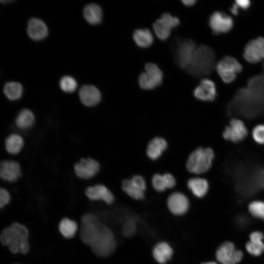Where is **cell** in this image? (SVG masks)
Segmentation results:
<instances>
[{
    "instance_id": "cell-2",
    "label": "cell",
    "mask_w": 264,
    "mask_h": 264,
    "mask_svg": "<svg viewBox=\"0 0 264 264\" xmlns=\"http://www.w3.org/2000/svg\"><path fill=\"white\" fill-rule=\"evenodd\" d=\"M229 116L255 118L264 113V97L248 87L238 89L227 105Z\"/></svg>"
},
{
    "instance_id": "cell-23",
    "label": "cell",
    "mask_w": 264,
    "mask_h": 264,
    "mask_svg": "<svg viewBox=\"0 0 264 264\" xmlns=\"http://www.w3.org/2000/svg\"><path fill=\"white\" fill-rule=\"evenodd\" d=\"M176 179L174 176L169 173L163 175L156 174L153 176L152 184L154 189L162 192L166 189L172 188L176 185Z\"/></svg>"
},
{
    "instance_id": "cell-43",
    "label": "cell",
    "mask_w": 264,
    "mask_h": 264,
    "mask_svg": "<svg viewBox=\"0 0 264 264\" xmlns=\"http://www.w3.org/2000/svg\"><path fill=\"white\" fill-rule=\"evenodd\" d=\"M201 264H218L216 263L215 262L211 261V262H204Z\"/></svg>"
},
{
    "instance_id": "cell-31",
    "label": "cell",
    "mask_w": 264,
    "mask_h": 264,
    "mask_svg": "<svg viewBox=\"0 0 264 264\" xmlns=\"http://www.w3.org/2000/svg\"><path fill=\"white\" fill-rule=\"evenodd\" d=\"M123 190L130 197L135 199H141L144 197V191L133 183L131 179H126L122 184Z\"/></svg>"
},
{
    "instance_id": "cell-12",
    "label": "cell",
    "mask_w": 264,
    "mask_h": 264,
    "mask_svg": "<svg viewBox=\"0 0 264 264\" xmlns=\"http://www.w3.org/2000/svg\"><path fill=\"white\" fill-rule=\"evenodd\" d=\"M243 57L248 62L255 64L264 59V38L259 37L249 41L244 47Z\"/></svg>"
},
{
    "instance_id": "cell-1",
    "label": "cell",
    "mask_w": 264,
    "mask_h": 264,
    "mask_svg": "<svg viewBox=\"0 0 264 264\" xmlns=\"http://www.w3.org/2000/svg\"><path fill=\"white\" fill-rule=\"evenodd\" d=\"M80 236L82 241L99 257L111 254L116 246L112 231L92 214L82 216Z\"/></svg>"
},
{
    "instance_id": "cell-40",
    "label": "cell",
    "mask_w": 264,
    "mask_h": 264,
    "mask_svg": "<svg viewBox=\"0 0 264 264\" xmlns=\"http://www.w3.org/2000/svg\"><path fill=\"white\" fill-rule=\"evenodd\" d=\"M235 3L238 6L239 9L241 8L243 10L248 9L251 4V2L248 0H237Z\"/></svg>"
},
{
    "instance_id": "cell-36",
    "label": "cell",
    "mask_w": 264,
    "mask_h": 264,
    "mask_svg": "<svg viewBox=\"0 0 264 264\" xmlns=\"http://www.w3.org/2000/svg\"><path fill=\"white\" fill-rule=\"evenodd\" d=\"M252 137L257 143L264 144V125H258L253 129Z\"/></svg>"
},
{
    "instance_id": "cell-35",
    "label": "cell",
    "mask_w": 264,
    "mask_h": 264,
    "mask_svg": "<svg viewBox=\"0 0 264 264\" xmlns=\"http://www.w3.org/2000/svg\"><path fill=\"white\" fill-rule=\"evenodd\" d=\"M61 89L66 92H72L76 88L77 82L74 78L70 76H63L59 83Z\"/></svg>"
},
{
    "instance_id": "cell-6",
    "label": "cell",
    "mask_w": 264,
    "mask_h": 264,
    "mask_svg": "<svg viewBox=\"0 0 264 264\" xmlns=\"http://www.w3.org/2000/svg\"><path fill=\"white\" fill-rule=\"evenodd\" d=\"M197 47L192 40L177 39L173 44V51L177 65L187 71Z\"/></svg>"
},
{
    "instance_id": "cell-30",
    "label": "cell",
    "mask_w": 264,
    "mask_h": 264,
    "mask_svg": "<svg viewBox=\"0 0 264 264\" xmlns=\"http://www.w3.org/2000/svg\"><path fill=\"white\" fill-rule=\"evenodd\" d=\"M59 229L61 234L66 238L73 237L77 230L76 222L68 218L63 219L59 225Z\"/></svg>"
},
{
    "instance_id": "cell-42",
    "label": "cell",
    "mask_w": 264,
    "mask_h": 264,
    "mask_svg": "<svg viewBox=\"0 0 264 264\" xmlns=\"http://www.w3.org/2000/svg\"><path fill=\"white\" fill-rule=\"evenodd\" d=\"M238 6L235 3L231 8L230 11L234 15H237L238 14Z\"/></svg>"
},
{
    "instance_id": "cell-17",
    "label": "cell",
    "mask_w": 264,
    "mask_h": 264,
    "mask_svg": "<svg viewBox=\"0 0 264 264\" xmlns=\"http://www.w3.org/2000/svg\"><path fill=\"white\" fill-rule=\"evenodd\" d=\"M21 176L19 163L14 160H4L0 167V176L1 179L12 182L17 180Z\"/></svg>"
},
{
    "instance_id": "cell-14",
    "label": "cell",
    "mask_w": 264,
    "mask_h": 264,
    "mask_svg": "<svg viewBox=\"0 0 264 264\" xmlns=\"http://www.w3.org/2000/svg\"><path fill=\"white\" fill-rule=\"evenodd\" d=\"M100 165L91 158H82L74 165L76 176L82 179H89L95 176L99 171Z\"/></svg>"
},
{
    "instance_id": "cell-29",
    "label": "cell",
    "mask_w": 264,
    "mask_h": 264,
    "mask_svg": "<svg viewBox=\"0 0 264 264\" xmlns=\"http://www.w3.org/2000/svg\"><path fill=\"white\" fill-rule=\"evenodd\" d=\"M24 141L22 137L18 134L13 133L5 140V149L8 153L16 154L22 149Z\"/></svg>"
},
{
    "instance_id": "cell-13",
    "label": "cell",
    "mask_w": 264,
    "mask_h": 264,
    "mask_svg": "<svg viewBox=\"0 0 264 264\" xmlns=\"http://www.w3.org/2000/svg\"><path fill=\"white\" fill-rule=\"evenodd\" d=\"M233 24L231 17L220 11L213 13L209 19V25L213 34L216 35L229 32Z\"/></svg>"
},
{
    "instance_id": "cell-41",
    "label": "cell",
    "mask_w": 264,
    "mask_h": 264,
    "mask_svg": "<svg viewBox=\"0 0 264 264\" xmlns=\"http://www.w3.org/2000/svg\"><path fill=\"white\" fill-rule=\"evenodd\" d=\"M181 1L185 5L187 6L193 5L196 2V0H183Z\"/></svg>"
},
{
    "instance_id": "cell-28",
    "label": "cell",
    "mask_w": 264,
    "mask_h": 264,
    "mask_svg": "<svg viewBox=\"0 0 264 264\" xmlns=\"http://www.w3.org/2000/svg\"><path fill=\"white\" fill-rule=\"evenodd\" d=\"M35 122L33 113L28 109H23L18 114L15 123L20 129L25 130L30 128Z\"/></svg>"
},
{
    "instance_id": "cell-26",
    "label": "cell",
    "mask_w": 264,
    "mask_h": 264,
    "mask_svg": "<svg viewBox=\"0 0 264 264\" xmlns=\"http://www.w3.org/2000/svg\"><path fill=\"white\" fill-rule=\"evenodd\" d=\"M83 15L87 21L91 24H97L101 22L102 11L96 4L90 3L87 5L83 10Z\"/></svg>"
},
{
    "instance_id": "cell-37",
    "label": "cell",
    "mask_w": 264,
    "mask_h": 264,
    "mask_svg": "<svg viewBox=\"0 0 264 264\" xmlns=\"http://www.w3.org/2000/svg\"><path fill=\"white\" fill-rule=\"evenodd\" d=\"M136 230V223L132 220H127L123 226V233L125 236H130L132 235Z\"/></svg>"
},
{
    "instance_id": "cell-25",
    "label": "cell",
    "mask_w": 264,
    "mask_h": 264,
    "mask_svg": "<svg viewBox=\"0 0 264 264\" xmlns=\"http://www.w3.org/2000/svg\"><path fill=\"white\" fill-rule=\"evenodd\" d=\"M187 186L194 195L202 198L207 194L209 189L207 180L200 177H194L189 179Z\"/></svg>"
},
{
    "instance_id": "cell-33",
    "label": "cell",
    "mask_w": 264,
    "mask_h": 264,
    "mask_svg": "<svg viewBox=\"0 0 264 264\" xmlns=\"http://www.w3.org/2000/svg\"><path fill=\"white\" fill-rule=\"evenodd\" d=\"M246 87L264 96V74L251 77L247 81Z\"/></svg>"
},
{
    "instance_id": "cell-3",
    "label": "cell",
    "mask_w": 264,
    "mask_h": 264,
    "mask_svg": "<svg viewBox=\"0 0 264 264\" xmlns=\"http://www.w3.org/2000/svg\"><path fill=\"white\" fill-rule=\"evenodd\" d=\"M28 238L27 228L20 223L14 222L2 230L0 240L1 244L8 246L12 253L20 252L26 254L29 250Z\"/></svg>"
},
{
    "instance_id": "cell-34",
    "label": "cell",
    "mask_w": 264,
    "mask_h": 264,
    "mask_svg": "<svg viewBox=\"0 0 264 264\" xmlns=\"http://www.w3.org/2000/svg\"><path fill=\"white\" fill-rule=\"evenodd\" d=\"M250 214L257 219L264 220V201L254 200L248 206Z\"/></svg>"
},
{
    "instance_id": "cell-5",
    "label": "cell",
    "mask_w": 264,
    "mask_h": 264,
    "mask_svg": "<svg viewBox=\"0 0 264 264\" xmlns=\"http://www.w3.org/2000/svg\"><path fill=\"white\" fill-rule=\"evenodd\" d=\"M215 157L210 148L199 147L190 154L186 163L187 170L195 174H200L208 171Z\"/></svg>"
},
{
    "instance_id": "cell-24",
    "label": "cell",
    "mask_w": 264,
    "mask_h": 264,
    "mask_svg": "<svg viewBox=\"0 0 264 264\" xmlns=\"http://www.w3.org/2000/svg\"><path fill=\"white\" fill-rule=\"evenodd\" d=\"M167 143L165 139L156 137L149 143L147 148V154L152 160H155L160 156L166 149Z\"/></svg>"
},
{
    "instance_id": "cell-11",
    "label": "cell",
    "mask_w": 264,
    "mask_h": 264,
    "mask_svg": "<svg viewBox=\"0 0 264 264\" xmlns=\"http://www.w3.org/2000/svg\"><path fill=\"white\" fill-rule=\"evenodd\" d=\"M248 134L244 123L238 118H232L222 133L223 138L232 142L237 143L243 140Z\"/></svg>"
},
{
    "instance_id": "cell-4",
    "label": "cell",
    "mask_w": 264,
    "mask_h": 264,
    "mask_svg": "<svg viewBox=\"0 0 264 264\" xmlns=\"http://www.w3.org/2000/svg\"><path fill=\"white\" fill-rule=\"evenodd\" d=\"M216 55L210 46H197L187 72L193 77L200 78L209 75L215 67Z\"/></svg>"
},
{
    "instance_id": "cell-44",
    "label": "cell",
    "mask_w": 264,
    "mask_h": 264,
    "mask_svg": "<svg viewBox=\"0 0 264 264\" xmlns=\"http://www.w3.org/2000/svg\"><path fill=\"white\" fill-rule=\"evenodd\" d=\"M263 69H264V64H263Z\"/></svg>"
},
{
    "instance_id": "cell-15",
    "label": "cell",
    "mask_w": 264,
    "mask_h": 264,
    "mask_svg": "<svg viewBox=\"0 0 264 264\" xmlns=\"http://www.w3.org/2000/svg\"><path fill=\"white\" fill-rule=\"evenodd\" d=\"M216 87L214 82L208 79H202L194 90V95L198 100L211 102L217 96Z\"/></svg>"
},
{
    "instance_id": "cell-16",
    "label": "cell",
    "mask_w": 264,
    "mask_h": 264,
    "mask_svg": "<svg viewBox=\"0 0 264 264\" xmlns=\"http://www.w3.org/2000/svg\"><path fill=\"white\" fill-rule=\"evenodd\" d=\"M167 203L170 212L175 215H183L189 207L188 199L180 192L171 194L168 198Z\"/></svg>"
},
{
    "instance_id": "cell-27",
    "label": "cell",
    "mask_w": 264,
    "mask_h": 264,
    "mask_svg": "<svg viewBox=\"0 0 264 264\" xmlns=\"http://www.w3.org/2000/svg\"><path fill=\"white\" fill-rule=\"evenodd\" d=\"M132 37L135 44L140 47H148L153 43V36L148 29H136L133 32Z\"/></svg>"
},
{
    "instance_id": "cell-39",
    "label": "cell",
    "mask_w": 264,
    "mask_h": 264,
    "mask_svg": "<svg viewBox=\"0 0 264 264\" xmlns=\"http://www.w3.org/2000/svg\"><path fill=\"white\" fill-rule=\"evenodd\" d=\"M131 179L133 183L145 191L146 188V182L144 178L142 176H134Z\"/></svg>"
},
{
    "instance_id": "cell-32",
    "label": "cell",
    "mask_w": 264,
    "mask_h": 264,
    "mask_svg": "<svg viewBox=\"0 0 264 264\" xmlns=\"http://www.w3.org/2000/svg\"><path fill=\"white\" fill-rule=\"evenodd\" d=\"M5 96L10 100H16L21 98L22 93V86L18 82H8L4 87Z\"/></svg>"
},
{
    "instance_id": "cell-21",
    "label": "cell",
    "mask_w": 264,
    "mask_h": 264,
    "mask_svg": "<svg viewBox=\"0 0 264 264\" xmlns=\"http://www.w3.org/2000/svg\"><path fill=\"white\" fill-rule=\"evenodd\" d=\"M27 33L34 40H41L45 38L48 33L45 23L40 19L31 18L28 22Z\"/></svg>"
},
{
    "instance_id": "cell-38",
    "label": "cell",
    "mask_w": 264,
    "mask_h": 264,
    "mask_svg": "<svg viewBox=\"0 0 264 264\" xmlns=\"http://www.w3.org/2000/svg\"><path fill=\"white\" fill-rule=\"evenodd\" d=\"M10 199L9 193L5 189L1 188L0 189V207L3 208L7 204Z\"/></svg>"
},
{
    "instance_id": "cell-10",
    "label": "cell",
    "mask_w": 264,
    "mask_h": 264,
    "mask_svg": "<svg viewBox=\"0 0 264 264\" xmlns=\"http://www.w3.org/2000/svg\"><path fill=\"white\" fill-rule=\"evenodd\" d=\"M179 24L178 18L168 13H164L154 23L153 26L157 37L160 40L165 41L170 35L172 28L177 27Z\"/></svg>"
},
{
    "instance_id": "cell-7",
    "label": "cell",
    "mask_w": 264,
    "mask_h": 264,
    "mask_svg": "<svg viewBox=\"0 0 264 264\" xmlns=\"http://www.w3.org/2000/svg\"><path fill=\"white\" fill-rule=\"evenodd\" d=\"M242 66L234 57L225 56L216 64V69L219 75L225 83H230L236 78L242 70Z\"/></svg>"
},
{
    "instance_id": "cell-22",
    "label": "cell",
    "mask_w": 264,
    "mask_h": 264,
    "mask_svg": "<svg viewBox=\"0 0 264 264\" xmlns=\"http://www.w3.org/2000/svg\"><path fill=\"white\" fill-rule=\"evenodd\" d=\"M173 250L171 246L164 242L156 243L153 249V256L155 260L160 264L167 263L172 257Z\"/></svg>"
},
{
    "instance_id": "cell-20",
    "label": "cell",
    "mask_w": 264,
    "mask_h": 264,
    "mask_svg": "<svg viewBox=\"0 0 264 264\" xmlns=\"http://www.w3.org/2000/svg\"><path fill=\"white\" fill-rule=\"evenodd\" d=\"M264 235L261 231H254L249 236V241L245 244V249L248 253L254 256H259L264 252Z\"/></svg>"
},
{
    "instance_id": "cell-19",
    "label": "cell",
    "mask_w": 264,
    "mask_h": 264,
    "mask_svg": "<svg viewBox=\"0 0 264 264\" xmlns=\"http://www.w3.org/2000/svg\"><path fill=\"white\" fill-rule=\"evenodd\" d=\"M79 97L82 103L88 107L97 105L101 99V93L98 89L91 85L83 86L79 90Z\"/></svg>"
},
{
    "instance_id": "cell-9",
    "label": "cell",
    "mask_w": 264,
    "mask_h": 264,
    "mask_svg": "<svg viewBox=\"0 0 264 264\" xmlns=\"http://www.w3.org/2000/svg\"><path fill=\"white\" fill-rule=\"evenodd\" d=\"M217 261L221 264H237L243 258V253L230 242L220 244L216 252Z\"/></svg>"
},
{
    "instance_id": "cell-8",
    "label": "cell",
    "mask_w": 264,
    "mask_h": 264,
    "mask_svg": "<svg viewBox=\"0 0 264 264\" xmlns=\"http://www.w3.org/2000/svg\"><path fill=\"white\" fill-rule=\"evenodd\" d=\"M145 72L141 73L138 78L140 88L145 90L153 89L162 83L163 74L158 66L154 63H149L145 66Z\"/></svg>"
},
{
    "instance_id": "cell-18",
    "label": "cell",
    "mask_w": 264,
    "mask_h": 264,
    "mask_svg": "<svg viewBox=\"0 0 264 264\" xmlns=\"http://www.w3.org/2000/svg\"><path fill=\"white\" fill-rule=\"evenodd\" d=\"M85 193L90 199L103 200L108 204H111L114 199L111 192L105 186L102 184L88 187Z\"/></svg>"
}]
</instances>
